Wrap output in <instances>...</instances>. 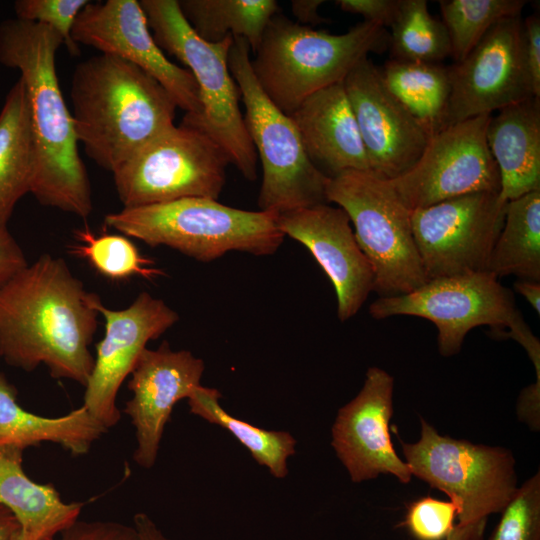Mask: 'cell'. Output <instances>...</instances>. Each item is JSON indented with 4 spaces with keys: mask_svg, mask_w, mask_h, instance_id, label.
<instances>
[{
    "mask_svg": "<svg viewBox=\"0 0 540 540\" xmlns=\"http://www.w3.org/2000/svg\"><path fill=\"white\" fill-rule=\"evenodd\" d=\"M98 297L63 259L41 255L0 290V357L26 372L43 364L52 378L85 387Z\"/></svg>",
    "mask_w": 540,
    "mask_h": 540,
    "instance_id": "obj_1",
    "label": "cell"
},
{
    "mask_svg": "<svg viewBox=\"0 0 540 540\" xmlns=\"http://www.w3.org/2000/svg\"><path fill=\"white\" fill-rule=\"evenodd\" d=\"M63 44L56 30L41 23L15 17L0 24V63L20 72L30 104L37 148L31 194L43 206L86 219L93 210L91 185L56 73Z\"/></svg>",
    "mask_w": 540,
    "mask_h": 540,
    "instance_id": "obj_2",
    "label": "cell"
},
{
    "mask_svg": "<svg viewBox=\"0 0 540 540\" xmlns=\"http://www.w3.org/2000/svg\"><path fill=\"white\" fill-rule=\"evenodd\" d=\"M70 97L78 143L111 173L175 125L178 107L169 92L139 67L111 54L76 65Z\"/></svg>",
    "mask_w": 540,
    "mask_h": 540,
    "instance_id": "obj_3",
    "label": "cell"
},
{
    "mask_svg": "<svg viewBox=\"0 0 540 540\" xmlns=\"http://www.w3.org/2000/svg\"><path fill=\"white\" fill-rule=\"evenodd\" d=\"M389 48L381 25L362 21L342 34L304 26L276 13L251 59L254 76L267 97L286 115L311 94L343 82L368 54Z\"/></svg>",
    "mask_w": 540,
    "mask_h": 540,
    "instance_id": "obj_4",
    "label": "cell"
},
{
    "mask_svg": "<svg viewBox=\"0 0 540 540\" xmlns=\"http://www.w3.org/2000/svg\"><path fill=\"white\" fill-rule=\"evenodd\" d=\"M277 214L233 208L211 198H183L123 208L104 218L107 227L149 246H167L201 262L229 251L264 256L284 240Z\"/></svg>",
    "mask_w": 540,
    "mask_h": 540,
    "instance_id": "obj_5",
    "label": "cell"
},
{
    "mask_svg": "<svg viewBox=\"0 0 540 540\" xmlns=\"http://www.w3.org/2000/svg\"><path fill=\"white\" fill-rule=\"evenodd\" d=\"M158 46L175 56L193 75L201 114L182 121L210 136L230 163L249 181L257 179V154L248 134L237 84L228 65L234 38L209 43L199 38L182 16L177 0L139 1Z\"/></svg>",
    "mask_w": 540,
    "mask_h": 540,
    "instance_id": "obj_6",
    "label": "cell"
},
{
    "mask_svg": "<svg viewBox=\"0 0 540 540\" xmlns=\"http://www.w3.org/2000/svg\"><path fill=\"white\" fill-rule=\"evenodd\" d=\"M228 65L245 107L244 121L262 166L260 210L277 215L326 200L329 177L309 159L290 116L259 86L251 67L250 47L235 37Z\"/></svg>",
    "mask_w": 540,
    "mask_h": 540,
    "instance_id": "obj_7",
    "label": "cell"
},
{
    "mask_svg": "<svg viewBox=\"0 0 540 540\" xmlns=\"http://www.w3.org/2000/svg\"><path fill=\"white\" fill-rule=\"evenodd\" d=\"M326 200L348 215L374 275L379 297L407 294L427 279L415 244L411 211L389 180L369 171L329 177Z\"/></svg>",
    "mask_w": 540,
    "mask_h": 540,
    "instance_id": "obj_8",
    "label": "cell"
},
{
    "mask_svg": "<svg viewBox=\"0 0 540 540\" xmlns=\"http://www.w3.org/2000/svg\"><path fill=\"white\" fill-rule=\"evenodd\" d=\"M416 443L400 440L412 476L448 495L459 524L499 513L517 490L515 459L503 447L440 435L423 418Z\"/></svg>",
    "mask_w": 540,
    "mask_h": 540,
    "instance_id": "obj_9",
    "label": "cell"
},
{
    "mask_svg": "<svg viewBox=\"0 0 540 540\" xmlns=\"http://www.w3.org/2000/svg\"><path fill=\"white\" fill-rule=\"evenodd\" d=\"M229 163L210 136L182 121L149 141L112 174L124 208L193 197L217 200Z\"/></svg>",
    "mask_w": 540,
    "mask_h": 540,
    "instance_id": "obj_10",
    "label": "cell"
},
{
    "mask_svg": "<svg viewBox=\"0 0 540 540\" xmlns=\"http://www.w3.org/2000/svg\"><path fill=\"white\" fill-rule=\"evenodd\" d=\"M369 313L377 320L406 315L431 321L445 357L457 354L475 327L489 326L494 337L503 338L526 323L513 292L488 271L432 279L407 294L379 297Z\"/></svg>",
    "mask_w": 540,
    "mask_h": 540,
    "instance_id": "obj_11",
    "label": "cell"
},
{
    "mask_svg": "<svg viewBox=\"0 0 540 540\" xmlns=\"http://www.w3.org/2000/svg\"><path fill=\"white\" fill-rule=\"evenodd\" d=\"M507 202L478 192L411 211V225L427 281L487 271Z\"/></svg>",
    "mask_w": 540,
    "mask_h": 540,
    "instance_id": "obj_12",
    "label": "cell"
},
{
    "mask_svg": "<svg viewBox=\"0 0 540 540\" xmlns=\"http://www.w3.org/2000/svg\"><path fill=\"white\" fill-rule=\"evenodd\" d=\"M491 115H480L433 133L415 165L389 180L410 210L478 192H500L497 165L486 141Z\"/></svg>",
    "mask_w": 540,
    "mask_h": 540,
    "instance_id": "obj_13",
    "label": "cell"
},
{
    "mask_svg": "<svg viewBox=\"0 0 540 540\" xmlns=\"http://www.w3.org/2000/svg\"><path fill=\"white\" fill-rule=\"evenodd\" d=\"M449 72L451 92L442 128L535 97L521 16L496 23Z\"/></svg>",
    "mask_w": 540,
    "mask_h": 540,
    "instance_id": "obj_14",
    "label": "cell"
},
{
    "mask_svg": "<svg viewBox=\"0 0 540 540\" xmlns=\"http://www.w3.org/2000/svg\"><path fill=\"white\" fill-rule=\"evenodd\" d=\"M71 36L77 45L90 46L134 64L156 79L186 114H201L199 89L193 75L165 56L139 1H89L77 16Z\"/></svg>",
    "mask_w": 540,
    "mask_h": 540,
    "instance_id": "obj_15",
    "label": "cell"
},
{
    "mask_svg": "<svg viewBox=\"0 0 540 540\" xmlns=\"http://www.w3.org/2000/svg\"><path fill=\"white\" fill-rule=\"evenodd\" d=\"M95 308L105 320L103 339L96 345L94 365L86 384L83 406L106 429L118 424L116 400L149 341L159 338L178 320V313L163 300L141 292L126 308H107L100 297Z\"/></svg>",
    "mask_w": 540,
    "mask_h": 540,
    "instance_id": "obj_16",
    "label": "cell"
},
{
    "mask_svg": "<svg viewBox=\"0 0 540 540\" xmlns=\"http://www.w3.org/2000/svg\"><path fill=\"white\" fill-rule=\"evenodd\" d=\"M370 171L393 180L410 170L430 133L387 89L380 68L363 58L343 81Z\"/></svg>",
    "mask_w": 540,
    "mask_h": 540,
    "instance_id": "obj_17",
    "label": "cell"
},
{
    "mask_svg": "<svg viewBox=\"0 0 540 540\" xmlns=\"http://www.w3.org/2000/svg\"><path fill=\"white\" fill-rule=\"evenodd\" d=\"M394 379L370 367L360 392L341 407L332 427V447L355 483L391 474L411 481L409 466L396 453L389 422L393 415Z\"/></svg>",
    "mask_w": 540,
    "mask_h": 540,
    "instance_id": "obj_18",
    "label": "cell"
},
{
    "mask_svg": "<svg viewBox=\"0 0 540 540\" xmlns=\"http://www.w3.org/2000/svg\"><path fill=\"white\" fill-rule=\"evenodd\" d=\"M284 236L304 245L331 280L341 321L361 309L374 287L372 268L359 247L346 212L321 203L277 216Z\"/></svg>",
    "mask_w": 540,
    "mask_h": 540,
    "instance_id": "obj_19",
    "label": "cell"
},
{
    "mask_svg": "<svg viewBox=\"0 0 540 540\" xmlns=\"http://www.w3.org/2000/svg\"><path fill=\"white\" fill-rule=\"evenodd\" d=\"M204 369L202 359L188 350H172L167 341L141 353L128 382L132 397L123 410L135 428L137 465L149 469L155 464L175 404L201 385Z\"/></svg>",
    "mask_w": 540,
    "mask_h": 540,
    "instance_id": "obj_20",
    "label": "cell"
},
{
    "mask_svg": "<svg viewBox=\"0 0 540 540\" xmlns=\"http://www.w3.org/2000/svg\"><path fill=\"white\" fill-rule=\"evenodd\" d=\"M290 117L309 159L325 175L371 172L343 82L311 94Z\"/></svg>",
    "mask_w": 540,
    "mask_h": 540,
    "instance_id": "obj_21",
    "label": "cell"
},
{
    "mask_svg": "<svg viewBox=\"0 0 540 540\" xmlns=\"http://www.w3.org/2000/svg\"><path fill=\"white\" fill-rule=\"evenodd\" d=\"M486 141L508 202L540 190V98L510 105L490 117Z\"/></svg>",
    "mask_w": 540,
    "mask_h": 540,
    "instance_id": "obj_22",
    "label": "cell"
},
{
    "mask_svg": "<svg viewBox=\"0 0 540 540\" xmlns=\"http://www.w3.org/2000/svg\"><path fill=\"white\" fill-rule=\"evenodd\" d=\"M23 452L0 447V504L14 514L27 540H54L78 520L83 503H67L52 484L28 477Z\"/></svg>",
    "mask_w": 540,
    "mask_h": 540,
    "instance_id": "obj_23",
    "label": "cell"
},
{
    "mask_svg": "<svg viewBox=\"0 0 540 540\" xmlns=\"http://www.w3.org/2000/svg\"><path fill=\"white\" fill-rule=\"evenodd\" d=\"M107 431L83 405L60 417L26 411L17 402L16 388L0 372V447L25 450L50 442L80 456Z\"/></svg>",
    "mask_w": 540,
    "mask_h": 540,
    "instance_id": "obj_24",
    "label": "cell"
},
{
    "mask_svg": "<svg viewBox=\"0 0 540 540\" xmlns=\"http://www.w3.org/2000/svg\"><path fill=\"white\" fill-rule=\"evenodd\" d=\"M36 170L30 104L25 83L19 77L0 111V226H7L18 201L31 193Z\"/></svg>",
    "mask_w": 540,
    "mask_h": 540,
    "instance_id": "obj_25",
    "label": "cell"
},
{
    "mask_svg": "<svg viewBox=\"0 0 540 540\" xmlns=\"http://www.w3.org/2000/svg\"><path fill=\"white\" fill-rule=\"evenodd\" d=\"M487 271L540 282V190L508 201Z\"/></svg>",
    "mask_w": 540,
    "mask_h": 540,
    "instance_id": "obj_26",
    "label": "cell"
},
{
    "mask_svg": "<svg viewBox=\"0 0 540 540\" xmlns=\"http://www.w3.org/2000/svg\"><path fill=\"white\" fill-rule=\"evenodd\" d=\"M194 33L209 43L243 38L254 54L265 29L278 13L274 0H177Z\"/></svg>",
    "mask_w": 540,
    "mask_h": 540,
    "instance_id": "obj_27",
    "label": "cell"
},
{
    "mask_svg": "<svg viewBox=\"0 0 540 540\" xmlns=\"http://www.w3.org/2000/svg\"><path fill=\"white\" fill-rule=\"evenodd\" d=\"M380 70L387 89L430 135L442 128L451 92L449 66L390 59Z\"/></svg>",
    "mask_w": 540,
    "mask_h": 540,
    "instance_id": "obj_28",
    "label": "cell"
},
{
    "mask_svg": "<svg viewBox=\"0 0 540 540\" xmlns=\"http://www.w3.org/2000/svg\"><path fill=\"white\" fill-rule=\"evenodd\" d=\"M221 393L215 388L197 386L188 400L190 412L231 433L275 477L288 474V459L296 452V440L286 431L265 430L227 413L220 405Z\"/></svg>",
    "mask_w": 540,
    "mask_h": 540,
    "instance_id": "obj_29",
    "label": "cell"
},
{
    "mask_svg": "<svg viewBox=\"0 0 540 540\" xmlns=\"http://www.w3.org/2000/svg\"><path fill=\"white\" fill-rule=\"evenodd\" d=\"M390 28L392 59L440 63L451 56L447 29L442 20L430 14L426 0H401Z\"/></svg>",
    "mask_w": 540,
    "mask_h": 540,
    "instance_id": "obj_30",
    "label": "cell"
},
{
    "mask_svg": "<svg viewBox=\"0 0 540 540\" xmlns=\"http://www.w3.org/2000/svg\"><path fill=\"white\" fill-rule=\"evenodd\" d=\"M525 0H441L442 22L451 43V56L461 62L499 21L521 16Z\"/></svg>",
    "mask_w": 540,
    "mask_h": 540,
    "instance_id": "obj_31",
    "label": "cell"
},
{
    "mask_svg": "<svg viewBox=\"0 0 540 540\" xmlns=\"http://www.w3.org/2000/svg\"><path fill=\"white\" fill-rule=\"evenodd\" d=\"M78 241L73 253L85 258L103 276L125 279L134 275L153 279L164 272L154 267L155 262L143 256L127 236L95 235L88 228L75 231Z\"/></svg>",
    "mask_w": 540,
    "mask_h": 540,
    "instance_id": "obj_32",
    "label": "cell"
},
{
    "mask_svg": "<svg viewBox=\"0 0 540 540\" xmlns=\"http://www.w3.org/2000/svg\"><path fill=\"white\" fill-rule=\"evenodd\" d=\"M488 540H540V473L518 487Z\"/></svg>",
    "mask_w": 540,
    "mask_h": 540,
    "instance_id": "obj_33",
    "label": "cell"
},
{
    "mask_svg": "<svg viewBox=\"0 0 540 540\" xmlns=\"http://www.w3.org/2000/svg\"><path fill=\"white\" fill-rule=\"evenodd\" d=\"M88 0H17L14 2L16 18L47 25L63 38L64 45L72 55L80 52L71 36L80 11Z\"/></svg>",
    "mask_w": 540,
    "mask_h": 540,
    "instance_id": "obj_34",
    "label": "cell"
},
{
    "mask_svg": "<svg viewBox=\"0 0 540 540\" xmlns=\"http://www.w3.org/2000/svg\"><path fill=\"white\" fill-rule=\"evenodd\" d=\"M455 517L457 508L451 501L422 497L407 506L400 525L416 540H446Z\"/></svg>",
    "mask_w": 540,
    "mask_h": 540,
    "instance_id": "obj_35",
    "label": "cell"
},
{
    "mask_svg": "<svg viewBox=\"0 0 540 540\" xmlns=\"http://www.w3.org/2000/svg\"><path fill=\"white\" fill-rule=\"evenodd\" d=\"M54 540H141L133 525L116 521L77 520Z\"/></svg>",
    "mask_w": 540,
    "mask_h": 540,
    "instance_id": "obj_36",
    "label": "cell"
},
{
    "mask_svg": "<svg viewBox=\"0 0 540 540\" xmlns=\"http://www.w3.org/2000/svg\"><path fill=\"white\" fill-rule=\"evenodd\" d=\"M335 4L344 12L360 15L364 21L386 28L394 22L401 0H337Z\"/></svg>",
    "mask_w": 540,
    "mask_h": 540,
    "instance_id": "obj_37",
    "label": "cell"
},
{
    "mask_svg": "<svg viewBox=\"0 0 540 540\" xmlns=\"http://www.w3.org/2000/svg\"><path fill=\"white\" fill-rule=\"evenodd\" d=\"M524 55L533 93L540 98V17L533 13L523 20Z\"/></svg>",
    "mask_w": 540,
    "mask_h": 540,
    "instance_id": "obj_38",
    "label": "cell"
},
{
    "mask_svg": "<svg viewBox=\"0 0 540 540\" xmlns=\"http://www.w3.org/2000/svg\"><path fill=\"white\" fill-rule=\"evenodd\" d=\"M27 266L20 245L7 226H0V290Z\"/></svg>",
    "mask_w": 540,
    "mask_h": 540,
    "instance_id": "obj_39",
    "label": "cell"
},
{
    "mask_svg": "<svg viewBox=\"0 0 540 540\" xmlns=\"http://www.w3.org/2000/svg\"><path fill=\"white\" fill-rule=\"evenodd\" d=\"M539 402L540 382L524 388L518 398L517 414L521 421L528 424L533 430L539 429Z\"/></svg>",
    "mask_w": 540,
    "mask_h": 540,
    "instance_id": "obj_40",
    "label": "cell"
},
{
    "mask_svg": "<svg viewBox=\"0 0 540 540\" xmlns=\"http://www.w3.org/2000/svg\"><path fill=\"white\" fill-rule=\"evenodd\" d=\"M324 3L323 0H292L291 11L296 22L304 26L328 23L329 20L319 14V8Z\"/></svg>",
    "mask_w": 540,
    "mask_h": 540,
    "instance_id": "obj_41",
    "label": "cell"
},
{
    "mask_svg": "<svg viewBox=\"0 0 540 540\" xmlns=\"http://www.w3.org/2000/svg\"><path fill=\"white\" fill-rule=\"evenodd\" d=\"M133 526L141 540H171L163 534L155 522L145 513L139 512L134 515Z\"/></svg>",
    "mask_w": 540,
    "mask_h": 540,
    "instance_id": "obj_42",
    "label": "cell"
},
{
    "mask_svg": "<svg viewBox=\"0 0 540 540\" xmlns=\"http://www.w3.org/2000/svg\"><path fill=\"white\" fill-rule=\"evenodd\" d=\"M487 519L470 524H457L446 540H483Z\"/></svg>",
    "mask_w": 540,
    "mask_h": 540,
    "instance_id": "obj_43",
    "label": "cell"
},
{
    "mask_svg": "<svg viewBox=\"0 0 540 540\" xmlns=\"http://www.w3.org/2000/svg\"><path fill=\"white\" fill-rule=\"evenodd\" d=\"M516 292L521 294L539 315L540 313V282L520 280L514 282Z\"/></svg>",
    "mask_w": 540,
    "mask_h": 540,
    "instance_id": "obj_44",
    "label": "cell"
},
{
    "mask_svg": "<svg viewBox=\"0 0 540 540\" xmlns=\"http://www.w3.org/2000/svg\"><path fill=\"white\" fill-rule=\"evenodd\" d=\"M20 529L19 522L14 514L0 504V540H12Z\"/></svg>",
    "mask_w": 540,
    "mask_h": 540,
    "instance_id": "obj_45",
    "label": "cell"
},
{
    "mask_svg": "<svg viewBox=\"0 0 540 540\" xmlns=\"http://www.w3.org/2000/svg\"><path fill=\"white\" fill-rule=\"evenodd\" d=\"M12 540H27L24 534L22 533L21 529L14 535Z\"/></svg>",
    "mask_w": 540,
    "mask_h": 540,
    "instance_id": "obj_46",
    "label": "cell"
}]
</instances>
